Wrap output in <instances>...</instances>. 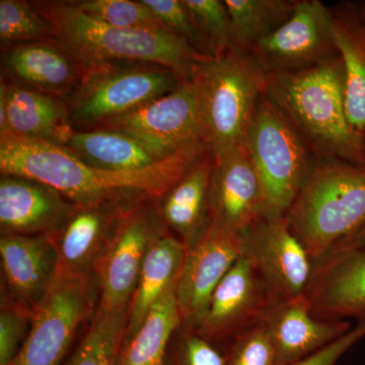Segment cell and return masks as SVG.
<instances>
[{
    "label": "cell",
    "instance_id": "cell-7",
    "mask_svg": "<svg viewBox=\"0 0 365 365\" xmlns=\"http://www.w3.org/2000/svg\"><path fill=\"white\" fill-rule=\"evenodd\" d=\"M263 191V217L287 215L314 155L282 113L262 96L246 143Z\"/></svg>",
    "mask_w": 365,
    "mask_h": 365
},
{
    "label": "cell",
    "instance_id": "cell-2",
    "mask_svg": "<svg viewBox=\"0 0 365 365\" xmlns=\"http://www.w3.org/2000/svg\"><path fill=\"white\" fill-rule=\"evenodd\" d=\"M339 55L297 71L266 73L264 95L287 118L314 158L365 165V136L353 128L345 106Z\"/></svg>",
    "mask_w": 365,
    "mask_h": 365
},
{
    "label": "cell",
    "instance_id": "cell-4",
    "mask_svg": "<svg viewBox=\"0 0 365 365\" xmlns=\"http://www.w3.org/2000/svg\"><path fill=\"white\" fill-rule=\"evenodd\" d=\"M285 220L313 261L365 225V165L314 158Z\"/></svg>",
    "mask_w": 365,
    "mask_h": 365
},
{
    "label": "cell",
    "instance_id": "cell-3",
    "mask_svg": "<svg viewBox=\"0 0 365 365\" xmlns=\"http://www.w3.org/2000/svg\"><path fill=\"white\" fill-rule=\"evenodd\" d=\"M31 4L51 29L53 37L88 66L110 62H144L168 67L184 81L198 62L207 59L167 31L118 28L86 16L72 0Z\"/></svg>",
    "mask_w": 365,
    "mask_h": 365
},
{
    "label": "cell",
    "instance_id": "cell-9",
    "mask_svg": "<svg viewBox=\"0 0 365 365\" xmlns=\"http://www.w3.org/2000/svg\"><path fill=\"white\" fill-rule=\"evenodd\" d=\"M165 230L155 199H140L125 211L93 273L98 309H128L146 255Z\"/></svg>",
    "mask_w": 365,
    "mask_h": 365
},
{
    "label": "cell",
    "instance_id": "cell-35",
    "mask_svg": "<svg viewBox=\"0 0 365 365\" xmlns=\"http://www.w3.org/2000/svg\"><path fill=\"white\" fill-rule=\"evenodd\" d=\"M223 349L227 365H276L272 345L261 325L237 336Z\"/></svg>",
    "mask_w": 365,
    "mask_h": 365
},
{
    "label": "cell",
    "instance_id": "cell-10",
    "mask_svg": "<svg viewBox=\"0 0 365 365\" xmlns=\"http://www.w3.org/2000/svg\"><path fill=\"white\" fill-rule=\"evenodd\" d=\"M250 54L264 73L297 71L338 56L333 11L319 0H299L287 23Z\"/></svg>",
    "mask_w": 365,
    "mask_h": 365
},
{
    "label": "cell",
    "instance_id": "cell-6",
    "mask_svg": "<svg viewBox=\"0 0 365 365\" xmlns=\"http://www.w3.org/2000/svg\"><path fill=\"white\" fill-rule=\"evenodd\" d=\"M184 81L172 69L144 62L91 66L67 101L74 130H93L168 95Z\"/></svg>",
    "mask_w": 365,
    "mask_h": 365
},
{
    "label": "cell",
    "instance_id": "cell-21",
    "mask_svg": "<svg viewBox=\"0 0 365 365\" xmlns=\"http://www.w3.org/2000/svg\"><path fill=\"white\" fill-rule=\"evenodd\" d=\"M76 203L44 182L1 175L0 232L1 235L40 237L57 230Z\"/></svg>",
    "mask_w": 365,
    "mask_h": 365
},
{
    "label": "cell",
    "instance_id": "cell-8",
    "mask_svg": "<svg viewBox=\"0 0 365 365\" xmlns=\"http://www.w3.org/2000/svg\"><path fill=\"white\" fill-rule=\"evenodd\" d=\"M95 276L56 278L34 317L28 337L9 365H63L78 331L97 309Z\"/></svg>",
    "mask_w": 365,
    "mask_h": 365
},
{
    "label": "cell",
    "instance_id": "cell-34",
    "mask_svg": "<svg viewBox=\"0 0 365 365\" xmlns=\"http://www.w3.org/2000/svg\"><path fill=\"white\" fill-rule=\"evenodd\" d=\"M165 365H227V356L223 348L181 324L170 338Z\"/></svg>",
    "mask_w": 365,
    "mask_h": 365
},
{
    "label": "cell",
    "instance_id": "cell-37",
    "mask_svg": "<svg viewBox=\"0 0 365 365\" xmlns=\"http://www.w3.org/2000/svg\"><path fill=\"white\" fill-rule=\"evenodd\" d=\"M365 337V319L357 321L345 335L319 351L289 365H336L338 360Z\"/></svg>",
    "mask_w": 365,
    "mask_h": 365
},
{
    "label": "cell",
    "instance_id": "cell-38",
    "mask_svg": "<svg viewBox=\"0 0 365 365\" xmlns=\"http://www.w3.org/2000/svg\"><path fill=\"white\" fill-rule=\"evenodd\" d=\"M359 248H365V225L357 234H355L352 237H350L348 241L343 242V244H341L340 246H338L337 248L334 250Z\"/></svg>",
    "mask_w": 365,
    "mask_h": 365
},
{
    "label": "cell",
    "instance_id": "cell-16",
    "mask_svg": "<svg viewBox=\"0 0 365 365\" xmlns=\"http://www.w3.org/2000/svg\"><path fill=\"white\" fill-rule=\"evenodd\" d=\"M0 304L35 314L54 284L57 253L48 235H1Z\"/></svg>",
    "mask_w": 365,
    "mask_h": 365
},
{
    "label": "cell",
    "instance_id": "cell-5",
    "mask_svg": "<svg viewBox=\"0 0 365 365\" xmlns=\"http://www.w3.org/2000/svg\"><path fill=\"white\" fill-rule=\"evenodd\" d=\"M265 73L249 52L201 60L192 73L204 143L213 155L246 143Z\"/></svg>",
    "mask_w": 365,
    "mask_h": 365
},
{
    "label": "cell",
    "instance_id": "cell-30",
    "mask_svg": "<svg viewBox=\"0 0 365 365\" xmlns=\"http://www.w3.org/2000/svg\"><path fill=\"white\" fill-rule=\"evenodd\" d=\"M86 16L129 30L165 31L143 0H72ZM168 32V31H167Z\"/></svg>",
    "mask_w": 365,
    "mask_h": 365
},
{
    "label": "cell",
    "instance_id": "cell-13",
    "mask_svg": "<svg viewBox=\"0 0 365 365\" xmlns=\"http://www.w3.org/2000/svg\"><path fill=\"white\" fill-rule=\"evenodd\" d=\"M275 299L241 256L215 288L202 318L192 328L209 342L225 348L237 336L260 325Z\"/></svg>",
    "mask_w": 365,
    "mask_h": 365
},
{
    "label": "cell",
    "instance_id": "cell-14",
    "mask_svg": "<svg viewBox=\"0 0 365 365\" xmlns=\"http://www.w3.org/2000/svg\"><path fill=\"white\" fill-rule=\"evenodd\" d=\"M134 197L76 204L66 222L48 235L57 253L56 278L91 277ZM150 199V198H148Z\"/></svg>",
    "mask_w": 365,
    "mask_h": 365
},
{
    "label": "cell",
    "instance_id": "cell-31",
    "mask_svg": "<svg viewBox=\"0 0 365 365\" xmlns=\"http://www.w3.org/2000/svg\"><path fill=\"white\" fill-rule=\"evenodd\" d=\"M52 37L51 29L31 2L0 0V41L2 48Z\"/></svg>",
    "mask_w": 365,
    "mask_h": 365
},
{
    "label": "cell",
    "instance_id": "cell-19",
    "mask_svg": "<svg viewBox=\"0 0 365 365\" xmlns=\"http://www.w3.org/2000/svg\"><path fill=\"white\" fill-rule=\"evenodd\" d=\"M241 257V235L210 227L205 237L187 250L178 277L176 299L182 325L195 327L215 288Z\"/></svg>",
    "mask_w": 365,
    "mask_h": 365
},
{
    "label": "cell",
    "instance_id": "cell-22",
    "mask_svg": "<svg viewBox=\"0 0 365 365\" xmlns=\"http://www.w3.org/2000/svg\"><path fill=\"white\" fill-rule=\"evenodd\" d=\"M212 153L155 199V208L165 230L186 246L187 250L207 234L211 227L208 189L212 169Z\"/></svg>",
    "mask_w": 365,
    "mask_h": 365
},
{
    "label": "cell",
    "instance_id": "cell-12",
    "mask_svg": "<svg viewBox=\"0 0 365 365\" xmlns=\"http://www.w3.org/2000/svg\"><path fill=\"white\" fill-rule=\"evenodd\" d=\"M97 129L134 137L165 157H172L203 141L195 90L190 81H184L172 93L106 122Z\"/></svg>",
    "mask_w": 365,
    "mask_h": 365
},
{
    "label": "cell",
    "instance_id": "cell-18",
    "mask_svg": "<svg viewBox=\"0 0 365 365\" xmlns=\"http://www.w3.org/2000/svg\"><path fill=\"white\" fill-rule=\"evenodd\" d=\"M304 297L314 318L365 319V248L333 250L314 261Z\"/></svg>",
    "mask_w": 365,
    "mask_h": 365
},
{
    "label": "cell",
    "instance_id": "cell-39",
    "mask_svg": "<svg viewBox=\"0 0 365 365\" xmlns=\"http://www.w3.org/2000/svg\"><path fill=\"white\" fill-rule=\"evenodd\" d=\"M360 14H361L362 21H364L365 25V2L362 4H359Z\"/></svg>",
    "mask_w": 365,
    "mask_h": 365
},
{
    "label": "cell",
    "instance_id": "cell-1",
    "mask_svg": "<svg viewBox=\"0 0 365 365\" xmlns=\"http://www.w3.org/2000/svg\"><path fill=\"white\" fill-rule=\"evenodd\" d=\"M210 153L207 144L198 143L155 167L121 172L91 167L66 146L6 134L0 136V172L44 182L76 204L158 199Z\"/></svg>",
    "mask_w": 365,
    "mask_h": 365
},
{
    "label": "cell",
    "instance_id": "cell-23",
    "mask_svg": "<svg viewBox=\"0 0 365 365\" xmlns=\"http://www.w3.org/2000/svg\"><path fill=\"white\" fill-rule=\"evenodd\" d=\"M0 91L6 100L7 134L66 145L74 132L66 101L4 78Z\"/></svg>",
    "mask_w": 365,
    "mask_h": 365
},
{
    "label": "cell",
    "instance_id": "cell-27",
    "mask_svg": "<svg viewBox=\"0 0 365 365\" xmlns=\"http://www.w3.org/2000/svg\"><path fill=\"white\" fill-rule=\"evenodd\" d=\"M176 285L160 297L130 339L123 341L116 365H165L170 338L182 324Z\"/></svg>",
    "mask_w": 365,
    "mask_h": 365
},
{
    "label": "cell",
    "instance_id": "cell-33",
    "mask_svg": "<svg viewBox=\"0 0 365 365\" xmlns=\"http://www.w3.org/2000/svg\"><path fill=\"white\" fill-rule=\"evenodd\" d=\"M162 21L165 31L186 43L204 58H215L207 41L198 30L182 0H143Z\"/></svg>",
    "mask_w": 365,
    "mask_h": 365
},
{
    "label": "cell",
    "instance_id": "cell-28",
    "mask_svg": "<svg viewBox=\"0 0 365 365\" xmlns=\"http://www.w3.org/2000/svg\"><path fill=\"white\" fill-rule=\"evenodd\" d=\"M234 49L249 52L287 23L297 0H225Z\"/></svg>",
    "mask_w": 365,
    "mask_h": 365
},
{
    "label": "cell",
    "instance_id": "cell-11",
    "mask_svg": "<svg viewBox=\"0 0 365 365\" xmlns=\"http://www.w3.org/2000/svg\"><path fill=\"white\" fill-rule=\"evenodd\" d=\"M241 256L278 299L302 297L314 261L288 227L285 216L262 217L241 232Z\"/></svg>",
    "mask_w": 365,
    "mask_h": 365
},
{
    "label": "cell",
    "instance_id": "cell-24",
    "mask_svg": "<svg viewBox=\"0 0 365 365\" xmlns=\"http://www.w3.org/2000/svg\"><path fill=\"white\" fill-rule=\"evenodd\" d=\"M186 255V246L167 230L151 245L129 304L123 341L130 339L153 306L177 283Z\"/></svg>",
    "mask_w": 365,
    "mask_h": 365
},
{
    "label": "cell",
    "instance_id": "cell-29",
    "mask_svg": "<svg viewBox=\"0 0 365 365\" xmlns=\"http://www.w3.org/2000/svg\"><path fill=\"white\" fill-rule=\"evenodd\" d=\"M127 319L128 309L108 312L97 307L63 365H116Z\"/></svg>",
    "mask_w": 365,
    "mask_h": 365
},
{
    "label": "cell",
    "instance_id": "cell-25",
    "mask_svg": "<svg viewBox=\"0 0 365 365\" xmlns=\"http://www.w3.org/2000/svg\"><path fill=\"white\" fill-rule=\"evenodd\" d=\"M332 11L334 38L344 66L346 113L353 128L365 136V25L359 4H341Z\"/></svg>",
    "mask_w": 365,
    "mask_h": 365
},
{
    "label": "cell",
    "instance_id": "cell-32",
    "mask_svg": "<svg viewBox=\"0 0 365 365\" xmlns=\"http://www.w3.org/2000/svg\"><path fill=\"white\" fill-rule=\"evenodd\" d=\"M194 23L215 53V58L234 49L232 23L222 0H182Z\"/></svg>",
    "mask_w": 365,
    "mask_h": 365
},
{
    "label": "cell",
    "instance_id": "cell-26",
    "mask_svg": "<svg viewBox=\"0 0 365 365\" xmlns=\"http://www.w3.org/2000/svg\"><path fill=\"white\" fill-rule=\"evenodd\" d=\"M64 146L91 167L108 170L148 169L170 158L134 137L106 129L74 130Z\"/></svg>",
    "mask_w": 365,
    "mask_h": 365
},
{
    "label": "cell",
    "instance_id": "cell-20",
    "mask_svg": "<svg viewBox=\"0 0 365 365\" xmlns=\"http://www.w3.org/2000/svg\"><path fill=\"white\" fill-rule=\"evenodd\" d=\"M260 325L272 345L276 365H289L306 359L352 328L349 322L314 318L304 295L274 300Z\"/></svg>",
    "mask_w": 365,
    "mask_h": 365
},
{
    "label": "cell",
    "instance_id": "cell-15",
    "mask_svg": "<svg viewBox=\"0 0 365 365\" xmlns=\"http://www.w3.org/2000/svg\"><path fill=\"white\" fill-rule=\"evenodd\" d=\"M212 157L208 189L211 227L241 234L263 217L260 180L245 144Z\"/></svg>",
    "mask_w": 365,
    "mask_h": 365
},
{
    "label": "cell",
    "instance_id": "cell-17",
    "mask_svg": "<svg viewBox=\"0 0 365 365\" xmlns=\"http://www.w3.org/2000/svg\"><path fill=\"white\" fill-rule=\"evenodd\" d=\"M90 67L54 37L2 50L1 78L66 103Z\"/></svg>",
    "mask_w": 365,
    "mask_h": 365
},
{
    "label": "cell",
    "instance_id": "cell-36",
    "mask_svg": "<svg viewBox=\"0 0 365 365\" xmlns=\"http://www.w3.org/2000/svg\"><path fill=\"white\" fill-rule=\"evenodd\" d=\"M35 314L16 307H0V365H9L24 345Z\"/></svg>",
    "mask_w": 365,
    "mask_h": 365
}]
</instances>
